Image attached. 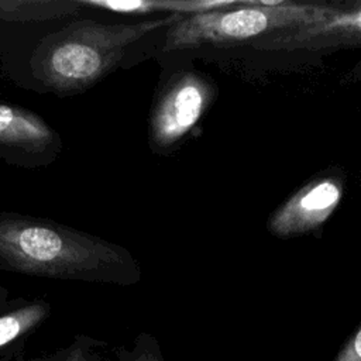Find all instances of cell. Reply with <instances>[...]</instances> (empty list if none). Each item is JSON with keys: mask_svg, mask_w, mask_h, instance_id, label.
<instances>
[{"mask_svg": "<svg viewBox=\"0 0 361 361\" xmlns=\"http://www.w3.org/2000/svg\"><path fill=\"white\" fill-rule=\"evenodd\" d=\"M0 147L47 158L61 151L62 141L37 113L21 106L0 103Z\"/></svg>", "mask_w": 361, "mask_h": 361, "instance_id": "obj_7", "label": "cell"}, {"mask_svg": "<svg viewBox=\"0 0 361 361\" xmlns=\"http://www.w3.org/2000/svg\"><path fill=\"white\" fill-rule=\"evenodd\" d=\"M82 7L103 8L117 14L145 16L165 11L183 17L224 10L247 3L248 0H78Z\"/></svg>", "mask_w": 361, "mask_h": 361, "instance_id": "obj_9", "label": "cell"}, {"mask_svg": "<svg viewBox=\"0 0 361 361\" xmlns=\"http://www.w3.org/2000/svg\"><path fill=\"white\" fill-rule=\"evenodd\" d=\"M51 303L45 299H11L10 306L0 314V355H13L17 345L23 347L31 336L51 316Z\"/></svg>", "mask_w": 361, "mask_h": 361, "instance_id": "obj_8", "label": "cell"}, {"mask_svg": "<svg viewBox=\"0 0 361 361\" xmlns=\"http://www.w3.org/2000/svg\"><path fill=\"white\" fill-rule=\"evenodd\" d=\"M6 361H24V360H23V355H21V353H17V354H14L13 357L7 358Z\"/></svg>", "mask_w": 361, "mask_h": 361, "instance_id": "obj_16", "label": "cell"}, {"mask_svg": "<svg viewBox=\"0 0 361 361\" xmlns=\"http://www.w3.org/2000/svg\"><path fill=\"white\" fill-rule=\"evenodd\" d=\"M66 354H68V347H63V348H59V350H56L54 353H49V354L32 357L27 361H65Z\"/></svg>", "mask_w": 361, "mask_h": 361, "instance_id": "obj_14", "label": "cell"}, {"mask_svg": "<svg viewBox=\"0 0 361 361\" xmlns=\"http://www.w3.org/2000/svg\"><path fill=\"white\" fill-rule=\"evenodd\" d=\"M343 185L336 178H320L302 186L268 220V230L288 238L313 231L323 226L338 206Z\"/></svg>", "mask_w": 361, "mask_h": 361, "instance_id": "obj_5", "label": "cell"}, {"mask_svg": "<svg viewBox=\"0 0 361 361\" xmlns=\"http://www.w3.org/2000/svg\"><path fill=\"white\" fill-rule=\"evenodd\" d=\"M331 361H361V324L348 336Z\"/></svg>", "mask_w": 361, "mask_h": 361, "instance_id": "obj_13", "label": "cell"}, {"mask_svg": "<svg viewBox=\"0 0 361 361\" xmlns=\"http://www.w3.org/2000/svg\"><path fill=\"white\" fill-rule=\"evenodd\" d=\"M11 300L8 299V290L3 286H0V314L10 306Z\"/></svg>", "mask_w": 361, "mask_h": 361, "instance_id": "obj_15", "label": "cell"}, {"mask_svg": "<svg viewBox=\"0 0 361 361\" xmlns=\"http://www.w3.org/2000/svg\"><path fill=\"white\" fill-rule=\"evenodd\" d=\"M114 354L118 361H168L158 340L147 331L138 333L131 347L114 348Z\"/></svg>", "mask_w": 361, "mask_h": 361, "instance_id": "obj_11", "label": "cell"}, {"mask_svg": "<svg viewBox=\"0 0 361 361\" xmlns=\"http://www.w3.org/2000/svg\"><path fill=\"white\" fill-rule=\"evenodd\" d=\"M338 10L324 4L248 0L235 7L180 18L168 27L164 51L231 45L252 38H264L278 31L320 23Z\"/></svg>", "mask_w": 361, "mask_h": 361, "instance_id": "obj_3", "label": "cell"}, {"mask_svg": "<svg viewBox=\"0 0 361 361\" xmlns=\"http://www.w3.org/2000/svg\"><path fill=\"white\" fill-rule=\"evenodd\" d=\"M78 0H0V20L42 23L78 14Z\"/></svg>", "mask_w": 361, "mask_h": 361, "instance_id": "obj_10", "label": "cell"}, {"mask_svg": "<svg viewBox=\"0 0 361 361\" xmlns=\"http://www.w3.org/2000/svg\"><path fill=\"white\" fill-rule=\"evenodd\" d=\"M0 269L28 276L135 285L141 265L124 247L66 224L0 212Z\"/></svg>", "mask_w": 361, "mask_h": 361, "instance_id": "obj_1", "label": "cell"}, {"mask_svg": "<svg viewBox=\"0 0 361 361\" xmlns=\"http://www.w3.org/2000/svg\"><path fill=\"white\" fill-rule=\"evenodd\" d=\"M361 45V7L338 10L331 17L310 25L278 31L254 41L265 51H319Z\"/></svg>", "mask_w": 361, "mask_h": 361, "instance_id": "obj_6", "label": "cell"}, {"mask_svg": "<svg viewBox=\"0 0 361 361\" xmlns=\"http://www.w3.org/2000/svg\"><path fill=\"white\" fill-rule=\"evenodd\" d=\"M68 347L65 361H111L106 354L107 343L86 334H76Z\"/></svg>", "mask_w": 361, "mask_h": 361, "instance_id": "obj_12", "label": "cell"}, {"mask_svg": "<svg viewBox=\"0 0 361 361\" xmlns=\"http://www.w3.org/2000/svg\"><path fill=\"white\" fill-rule=\"evenodd\" d=\"M216 97V87L196 71L175 73L158 93L148 121V142L152 151H173L200 121Z\"/></svg>", "mask_w": 361, "mask_h": 361, "instance_id": "obj_4", "label": "cell"}, {"mask_svg": "<svg viewBox=\"0 0 361 361\" xmlns=\"http://www.w3.org/2000/svg\"><path fill=\"white\" fill-rule=\"evenodd\" d=\"M180 18L169 14L131 24L72 21L37 44L30 58L31 72L59 96L85 92L116 69L131 44Z\"/></svg>", "mask_w": 361, "mask_h": 361, "instance_id": "obj_2", "label": "cell"}]
</instances>
